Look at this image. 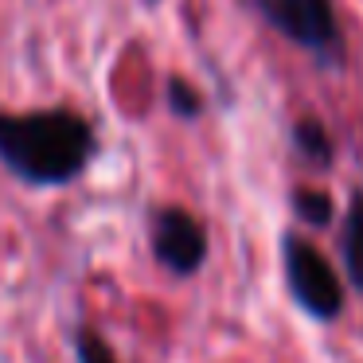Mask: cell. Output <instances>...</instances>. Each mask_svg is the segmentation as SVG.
I'll use <instances>...</instances> for the list:
<instances>
[{
	"label": "cell",
	"mask_w": 363,
	"mask_h": 363,
	"mask_svg": "<svg viewBox=\"0 0 363 363\" xmlns=\"http://www.w3.org/2000/svg\"><path fill=\"white\" fill-rule=\"evenodd\" d=\"M336 246H340V266L344 277L355 293L363 297V188H352L344 207V219L336 230Z\"/></svg>",
	"instance_id": "5"
},
{
	"label": "cell",
	"mask_w": 363,
	"mask_h": 363,
	"mask_svg": "<svg viewBox=\"0 0 363 363\" xmlns=\"http://www.w3.org/2000/svg\"><path fill=\"white\" fill-rule=\"evenodd\" d=\"M149 250L152 262L176 281H188L211 258V235L203 219L180 203H160L149 211Z\"/></svg>",
	"instance_id": "4"
},
{
	"label": "cell",
	"mask_w": 363,
	"mask_h": 363,
	"mask_svg": "<svg viewBox=\"0 0 363 363\" xmlns=\"http://www.w3.org/2000/svg\"><path fill=\"white\" fill-rule=\"evenodd\" d=\"M98 157V129L74 106H48L28 113L0 110V168L24 188H71Z\"/></svg>",
	"instance_id": "1"
},
{
	"label": "cell",
	"mask_w": 363,
	"mask_h": 363,
	"mask_svg": "<svg viewBox=\"0 0 363 363\" xmlns=\"http://www.w3.org/2000/svg\"><path fill=\"white\" fill-rule=\"evenodd\" d=\"M145 9H160V4H164V0H141Z\"/></svg>",
	"instance_id": "10"
},
{
	"label": "cell",
	"mask_w": 363,
	"mask_h": 363,
	"mask_svg": "<svg viewBox=\"0 0 363 363\" xmlns=\"http://www.w3.org/2000/svg\"><path fill=\"white\" fill-rule=\"evenodd\" d=\"M289 211L301 227L308 230H328L336 223V203L324 188H293L289 191Z\"/></svg>",
	"instance_id": "7"
},
{
	"label": "cell",
	"mask_w": 363,
	"mask_h": 363,
	"mask_svg": "<svg viewBox=\"0 0 363 363\" xmlns=\"http://www.w3.org/2000/svg\"><path fill=\"white\" fill-rule=\"evenodd\" d=\"M289 145L297 152L301 164H313V168H332L336 164V137L328 133L320 118H297L289 129Z\"/></svg>",
	"instance_id": "6"
},
{
	"label": "cell",
	"mask_w": 363,
	"mask_h": 363,
	"mask_svg": "<svg viewBox=\"0 0 363 363\" xmlns=\"http://www.w3.org/2000/svg\"><path fill=\"white\" fill-rule=\"evenodd\" d=\"M71 347H74V363H118L110 340H106L102 332H94L90 324H79V328H74Z\"/></svg>",
	"instance_id": "9"
},
{
	"label": "cell",
	"mask_w": 363,
	"mask_h": 363,
	"mask_svg": "<svg viewBox=\"0 0 363 363\" xmlns=\"http://www.w3.org/2000/svg\"><path fill=\"white\" fill-rule=\"evenodd\" d=\"M281 277H285V293L289 301L316 324H336L347 308V289L344 277L336 274L320 246H313L305 235L285 230L281 242Z\"/></svg>",
	"instance_id": "3"
},
{
	"label": "cell",
	"mask_w": 363,
	"mask_h": 363,
	"mask_svg": "<svg viewBox=\"0 0 363 363\" xmlns=\"http://www.w3.org/2000/svg\"><path fill=\"white\" fill-rule=\"evenodd\" d=\"M246 9L285 43L305 51L320 71L340 74L347 67V35L336 0H246Z\"/></svg>",
	"instance_id": "2"
},
{
	"label": "cell",
	"mask_w": 363,
	"mask_h": 363,
	"mask_svg": "<svg viewBox=\"0 0 363 363\" xmlns=\"http://www.w3.org/2000/svg\"><path fill=\"white\" fill-rule=\"evenodd\" d=\"M164 110L172 113L176 121H199L203 110H207V98H203V90H199L191 79H184V74H168L164 79Z\"/></svg>",
	"instance_id": "8"
}]
</instances>
